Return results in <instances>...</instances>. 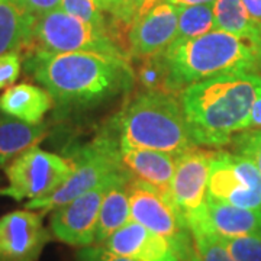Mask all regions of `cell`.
<instances>
[{
    "instance_id": "cell-1",
    "label": "cell",
    "mask_w": 261,
    "mask_h": 261,
    "mask_svg": "<svg viewBox=\"0 0 261 261\" xmlns=\"http://www.w3.org/2000/svg\"><path fill=\"white\" fill-rule=\"evenodd\" d=\"M27 71L51 94L57 116L99 108L135 83L129 58L99 51L23 58Z\"/></svg>"
},
{
    "instance_id": "cell-2",
    "label": "cell",
    "mask_w": 261,
    "mask_h": 261,
    "mask_svg": "<svg viewBox=\"0 0 261 261\" xmlns=\"http://www.w3.org/2000/svg\"><path fill=\"white\" fill-rule=\"evenodd\" d=\"M258 74L221 75L187 86L178 93L190 137L199 147L222 148L248 129Z\"/></svg>"
},
{
    "instance_id": "cell-3",
    "label": "cell",
    "mask_w": 261,
    "mask_h": 261,
    "mask_svg": "<svg viewBox=\"0 0 261 261\" xmlns=\"http://www.w3.org/2000/svg\"><path fill=\"white\" fill-rule=\"evenodd\" d=\"M168 89L180 93L190 84L232 74H258L261 45L215 29L189 41H176L164 51Z\"/></svg>"
},
{
    "instance_id": "cell-4",
    "label": "cell",
    "mask_w": 261,
    "mask_h": 261,
    "mask_svg": "<svg viewBox=\"0 0 261 261\" xmlns=\"http://www.w3.org/2000/svg\"><path fill=\"white\" fill-rule=\"evenodd\" d=\"M121 147L154 149L178 157L195 147L178 94L141 92L112 121Z\"/></svg>"
},
{
    "instance_id": "cell-5",
    "label": "cell",
    "mask_w": 261,
    "mask_h": 261,
    "mask_svg": "<svg viewBox=\"0 0 261 261\" xmlns=\"http://www.w3.org/2000/svg\"><path fill=\"white\" fill-rule=\"evenodd\" d=\"M68 157L74 161V170L70 177L51 195L29 200L25 205L27 209H39L42 214L56 211L57 207L74 200L75 197L126 170L122 163L121 144L112 128L99 134L83 147L70 148Z\"/></svg>"
},
{
    "instance_id": "cell-6",
    "label": "cell",
    "mask_w": 261,
    "mask_h": 261,
    "mask_svg": "<svg viewBox=\"0 0 261 261\" xmlns=\"http://www.w3.org/2000/svg\"><path fill=\"white\" fill-rule=\"evenodd\" d=\"M80 51L126 57L109 31L96 28L63 9L53 10L35 19L28 45L20 54L23 58H29Z\"/></svg>"
},
{
    "instance_id": "cell-7",
    "label": "cell",
    "mask_w": 261,
    "mask_h": 261,
    "mask_svg": "<svg viewBox=\"0 0 261 261\" xmlns=\"http://www.w3.org/2000/svg\"><path fill=\"white\" fill-rule=\"evenodd\" d=\"M74 170V161L54 152L34 147L10 161L5 168L9 186L0 195L15 200L39 199L51 195L64 183Z\"/></svg>"
},
{
    "instance_id": "cell-8",
    "label": "cell",
    "mask_w": 261,
    "mask_h": 261,
    "mask_svg": "<svg viewBox=\"0 0 261 261\" xmlns=\"http://www.w3.org/2000/svg\"><path fill=\"white\" fill-rule=\"evenodd\" d=\"M207 196L245 209L261 211V173L251 160L237 152L215 149Z\"/></svg>"
},
{
    "instance_id": "cell-9",
    "label": "cell",
    "mask_w": 261,
    "mask_h": 261,
    "mask_svg": "<svg viewBox=\"0 0 261 261\" xmlns=\"http://www.w3.org/2000/svg\"><path fill=\"white\" fill-rule=\"evenodd\" d=\"M130 219L178 245L193 250V238L185 216L173 202L140 180H129Z\"/></svg>"
},
{
    "instance_id": "cell-10",
    "label": "cell",
    "mask_w": 261,
    "mask_h": 261,
    "mask_svg": "<svg viewBox=\"0 0 261 261\" xmlns=\"http://www.w3.org/2000/svg\"><path fill=\"white\" fill-rule=\"evenodd\" d=\"M128 171L125 170L115 174L87 193L53 211L49 219L51 233L58 241L73 247L83 248L93 245L96 243V229L103 197L113 181Z\"/></svg>"
},
{
    "instance_id": "cell-11",
    "label": "cell",
    "mask_w": 261,
    "mask_h": 261,
    "mask_svg": "<svg viewBox=\"0 0 261 261\" xmlns=\"http://www.w3.org/2000/svg\"><path fill=\"white\" fill-rule=\"evenodd\" d=\"M215 149L195 145L176 157V170L171 180V199L187 225L205 214L207 180Z\"/></svg>"
},
{
    "instance_id": "cell-12",
    "label": "cell",
    "mask_w": 261,
    "mask_h": 261,
    "mask_svg": "<svg viewBox=\"0 0 261 261\" xmlns=\"http://www.w3.org/2000/svg\"><path fill=\"white\" fill-rule=\"evenodd\" d=\"M102 245L115 254L135 261H193V250L152 232L132 219Z\"/></svg>"
},
{
    "instance_id": "cell-13",
    "label": "cell",
    "mask_w": 261,
    "mask_h": 261,
    "mask_svg": "<svg viewBox=\"0 0 261 261\" xmlns=\"http://www.w3.org/2000/svg\"><path fill=\"white\" fill-rule=\"evenodd\" d=\"M49 240L42 214L28 209L0 218V261H37Z\"/></svg>"
},
{
    "instance_id": "cell-14",
    "label": "cell",
    "mask_w": 261,
    "mask_h": 261,
    "mask_svg": "<svg viewBox=\"0 0 261 261\" xmlns=\"http://www.w3.org/2000/svg\"><path fill=\"white\" fill-rule=\"evenodd\" d=\"M178 9L163 0L141 16L129 31V58L155 56L167 49L177 37Z\"/></svg>"
},
{
    "instance_id": "cell-15",
    "label": "cell",
    "mask_w": 261,
    "mask_h": 261,
    "mask_svg": "<svg viewBox=\"0 0 261 261\" xmlns=\"http://www.w3.org/2000/svg\"><path fill=\"white\" fill-rule=\"evenodd\" d=\"M122 163L135 180L152 187L157 193L171 199V180L176 170V157L154 149L121 147Z\"/></svg>"
},
{
    "instance_id": "cell-16",
    "label": "cell",
    "mask_w": 261,
    "mask_h": 261,
    "mask_svg": "<svg viewBox=\"0 0 261 261\" xmlns=\"http://www.w3.org/2000/svg\"><path fill=\"white\" fill-rule=\"evenodd\" d=\"M200 218L222 238L261 237V211L258 209L229 205L207 196L206 211Z\"/></svg>"
},
{
    "instance_id": "cell-17",
    "label": "cell",
    "mask_w": 261,
    "mask_h": 261,
    "mask_svg": "<svg viewBox=\"0 0 261 261\" xmlns=\"http://www.w3.org/2000/svg\"><path fill=\"white\" fill-rule=\"evenodd\" d=\"M54 106L51 94L35 84L20 83L10 86L0 94V113L19 121L41 123Z\"/></svg>"
},
{
    "instance_id": "cell-18",
    "label": "cell",
    "mask_w": 261,
    "mask_h": 261,
    "mask_svg": "<svg viewBox=\"0 0 261 261\" xmlns=\"http://www.w3.org/2000/svg\"><path fill=\"white\" fill-rule=\"evenodd\" d=\"M48 135V125L28 123L0 113V167L37 147Z\"/></svg>"
},
{
    "instance_id": "cell-19",
    "label": "cell",
    "mask_w": 261,
    "mask_h": 261,
    "mask_svg": "<svg viewBox=\"0 0 261 261\" xmlns=\"http://www.w3.org/2000/svg\"><path fill=\"white\" fill-rule=\"evenodd\" d=\"M129 173L122 174L109 186L103 197L99 222L96 229V243L102 245L119 228L130 221Z\"/></svg>"
},
{
    "instance_id": "cell-20",
    "label": "cell",
    "mask_w": 261,
    "mask_h": 261,
    "mask_svg": "<svg viewBox=\"0 0 261 261\" xmlns=\"http://www.w3.org/2000/svg\"><path fill=\"white\" fill-rule=\"evenodd\" d=\"M35 19L15 0H0V56L25 49Z\"/></svg>"
},
{
    "instance_id": "cell-21",
    "label": "cell",
    "mask_w": 261,
    "mask_h": 261,
    "mask_svg": "<svg viewBox=\"0 0 261 261\" xmlns=\"http://www.w3.org/2000/svg\"><path fill=\"white\" fill-rule=\"evenodd\" d=\"M214 12L215 29L250 39L254 44L261 45V22L254 20L248 15L243 0H216Z\"/></svg>"
},
{
    "instance_id": "cell-22",
    "label": "cell",
    "mask_w": 261,
    "mask_h": 261,
    "mask_svg": "<svg viewBox=\"0 0 261 261\" xmlns=\"http://www.w3.org/2000/svg\"><path fill=\"white\" fill-rule=\"evenodd\" d=\"M193 238V261H235L222 238L197 218L189 222Z\"/></svg>"
},
{
    "instance_id": "cell-23",
    "label": "cell",
    "mask_w": 261,
    "mask_h": 261,
    "mask_svg": "<svg viewBox=\"0 0 261 261\" xmlns=\"http://www.w3.org/2000/svg\"><path fill=\"white\" fill-rule=\"evenodd\" d=\"M177 9L178 27L176 41H189L215 31L214 5L181 6Z\"/></svg>"
},
{
    "instance_id": "cell-24",
    "label": "cell",
    "mask_w": 261,
    "mask_h": 261,
    "mask_svg": "<svg viewBox=\"0 0 261 261\" xmlns=\"http://www.w3.org/2000/svg\"><path fill=\"white\" fill-rule=\"evenodd\" d=\"M134 60L137 61V64H132L135 79H138L144 92H170L168 68L164 53Z\"/></svg>"
},
{
    "instance_id": "cell-25",
    "label": "cell",
    "mask_w": 261,
    "mask_h": 261,
    "mask_svg": "<svg viewBox=\"0 0 261 261\" xmlns=\"http://www.w3.org/2000/svg\"><path fill=\"white\" fill-rule=\"evenodd\" d=\"M60 9H63L75 18L82 19L96 28L109 31V22L105 18L97 0H61Z\"/></svg>"
},
{
    "instance_id": "cell-26",
    "label": "cell",
    "mask_w": 261,
    "mask_h": 261,
    "mask_svg": "<svg viewBox=\"0 0 261 261\" xmlns=\"http://www.w3.org/2000/svg\"><path fill=\"white\" fill-rule=\"evenodd\" d=\"M233 152L250 159L261 173V129H245L235 134L232 141Z\"/></svg>"
},
{
    "instance_id": "cell-27",
    "label": "cell",
    "mask_w": 261,
    "mask_h": 261,
    "mask_svg": "<svg viewBox=\"0 0 261 261\" xmlns=\"http://www.w3.org/2000/svg\"><path fill=\"white\" fill-rule=\"evenodd\" d=\"M222 241L235 261H261V237L222 238Z\"/></svg>"
},
{
    "instance_id": "cell-28",
    "label": "cell",
    "mask_w": 261,
    "mask_h": 261,
    "mask_svg": "<svg viewBox=\"0 0 261 261\" xmlns=\"http://www.w3.org/2000/svg\"><path fill=\"white\" fill-rule=\"evenodd\" d=\"M23 57L20 53H6L0 56V90L13 86L20 74Z\"/></svg>"
},
{
    "instance_id": "cell-29",
    "label": "cell",
    "mask_w": 261,
    "mask_h": 261,
    "mask_svg": "<svg viewBox=\"0 0 261 261\" xmlns=\"http://www.w3.org/2000/svg\"><path fill=\"white\" fill-rule=\"evenodd\" d=\"M77 261H135L122 257L119 254H115L111 250H108L105 245H90L83 247L77 251Z\"/></svg>"
},
{
    "instance_id": "cell-30",
    "label": "cell",
    "mask_w": 261,
    "mask_h": 261,
    "mask_svg": "<svg viewBox=\"0 0 261 261\" xmlns=\"http://www.w3.org/2000/svg\"><path fill=\"white\" fill-rule=\"evenodd\" d=\"M15 2L35 18L60 9L61 6V0H15Z\"/></svg>"
},
{
    "instance_id": "cell-31",
    "label": "cell",
    "mask_w": 261,
    "mask_h": 261,
    "mask_svg": "<svg viewBox=\"0 0 261 261\" xmlns=\"http://www.w3.org/2000/svg\"><path fill=\"white\" fill-rule=\"evenodd\" d=\"M248 129H261V86L257 90L251 108V115L248 121Z\"/></svg>"
},
{
    "instance_id": "cell-32",
    "label": "cell",
    "mask_w": 261,
    "mask_h": 261,
    "mask_svg": "<svg viewBox=\"0 0 261 261\" xmlns=\"http://www.w3.org/2000/svg\"><path fill=\"white\" fill-rule=\"evenodd\" d=\"M243 5L254 20L261 22V0H243Z\"/></svg>"
},
{
    "instance_id": "cell-33",
    "label": "cell",
    "mask_w": 261,
    "mask_h": 261,
    "mask_svg": "<svg viewBox=\"0 0 261 261\" xmlns=\"http://www.w3.org/2000/svg\"><path fill=\"white\" fill-rule=\"evenodd\" d=\"M122 2H123V0H97V3H99L100 9H102L103 12H108L111 16H112L116 10L119 9V6L122 5Z\"/></svg>"
},
{
    "instance_id": "cell-34",
    "label": "cell",
    "mask_w": 261,
    "mask_h": 261,
    "mask_svg": "<svg viewBox=\"0 0 261 261\" xmlns=\"http://www.w3.org/2000/svg\"><path fill=\"white\" fill-rule=\"evenodd\" d=\"M170 5L181 8V6H196V5H214L216 0H166Z\"/></svg>"
}]
</instances>
